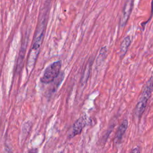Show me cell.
Masks as SVG:
<instances>
[{
    "label": "cell",
    "instance_id": "cell-2",
    "mask_svg": "<svg viewBox=\"0 0 153 153\" xmlns=\"http://www.w3.org/2000/svg\"><path fill=\"white\" fill-rule=\"evenodd\" d=\"M153 90V76L151 77L145 85L141 96L134 109V114L137 117L142 116L145 111L148 100Z\"/></svg>",
    "mask_w": 153,
    "mask_h": 153
},
{
    "label": "cell",
    "instance_id": "cell-6",
    "mask_svg": "<svg viewBox=\"0 0 153 153\" xmlns=\"http://www.w3.org/2000/svg\"><path fill=\"white\" fill-rule=\"evenodd\" d=\"M128 127V121L127 120H124L118 127L116 134L115 136V142L118 143L121 141L124 134L125 133Z\"/></svg>",
    "mask_w": 153,
    "mask_h": 153
},
{
    "label": "cell",
    "instance_id": "cell-9",
    "mask_svg": "<svg viewBox=\"0 0 153 153\" xmlns=\"http://www.w3.org/2000/svg\"><path fill=\"white\" fill-rule=\"evenodd\" d=\"M130 153H140V150H139V148L136 147V148H134L132 149V151H131Z\"/></svg>",
    "mask_w": 153,
    "mask_h": 153
},
{
    "label": "cell",
    "instance_id": "cell-8",
    "mask_svg": "<svg viewBox=\"0 0 153 153\" xmlns=\"http://www.w3.org/2000/svg\"><path fill=\"white\" fill-rule=\"evenodd\" d=\"M108 54V49L106 47H103L99 53L96 59V64L97 66L100 65L105 60Z\"/></svg>",
    "mask_w": 153,
    "mask_h": 153
},
{
    "label": "cell",
    "instance_id": "cell-4",
    "mask_svg": "<svg viewBox=\"0 0 153 153\" xmlns=\"http://www.w3.org/2000/svg\"><path fill=\"white\" fill-rule=\"evenodd\" d=\"M133 5H134V0L126 1V2L124 4V5L120 21V25L121 27H123L126 25L127 21L130 17V16L131 13Z\"/></svg>",
    "mask_w": 153,
    "mask_h": 153
},
{
    "label": "cell",
    "instance_id": "cell-7",
    "mask_svg": "<svg viewBox=\"0 0 153 153\" xmlns=\"http://www.w3.org/2000/svg\"><path fill=\"white\" fill-rule=\"evenodd\" d=\"M130 43H131V40L129 36H127L126 37H125L123 41H122V42L121 43L120 48V53H119V55L121 59L123 58L125 56L126 53L128 51V48L130 45Z\"/></svg>",
    "mask_w": 153,
    "mask_h": 153
},
{
    "label": "cell",
    "instance_id": "cell-3",
    "mask_svg": "<svg viewBox=\"0 0 153 153\" xmlns=\"http://www.w3.org/2000/svg\"><path fill=\"white\" fill-rule=\"evenodd\" d=\"M62 65L60 60L53 62L44 71L40 81L43 84H50L53 82L60 75Z\"/></svg>",
    "mask_w": 153,
    "mask_h": 153
},
{
    "label": "cell",
    "instance_id": "cell-5",
    "mask_svg": "<svg viewBox=\"0 0 153 153\" xmlns=\"http://www.w3.org/2000/svg\"><path fill=\"white\" fill-rule=\"evenodd\" d=\"M86 125V120L84 116L79 117L78 120L75 121V122L74 123L71 131L69 135V138H72L74 136L79 134L84 127Z\"/></svg>",
    "mask_w": 153,
    "mask_h": 153
},
{
    "label": "cell",
    "instance_id": "cell-11",
    "mask_svg": "<svg viewBox=\"0 0 153 153\" xmlns=\"http://www.w3.org/2000/svg\"><path fill=\"white\" fill-rule=\"evenodd\" d=\"M5 153H12L10 149H9L8 148H6V152Z\"/></svg>",
    "mask_w": 153,
    "mask_h": 153
},
{
    "label": "cell",
    "instance_id": "cell-10",
    "mask_svg": "<svg viewBox=\"0 0 153 153\" xmlns=\"http://www.w3.org/2000/svg\"><path fill=\"white\" fill-rule=\"evenodd\" d=\"M27 153H38V149L36 148H32L30 149Z\"/></svg>",
    "mask_w": 153,
    "mask_h": 153
},
{
    "label": "cell",
    "instance_id": "cell-1",
    "mask_svg": "<svg viewBox=\"0 0 153 153\" xmlns=\"http://www.w3.org/2000/svg\"><path fill=\"white\" fill-rule=\"evenodd\" d=\"M48 11H45L40 17L41 21L39 22L38 25L36 29L35 35L34 36L33 45L30 49V54L28 59L27 68L29 69H32L35 63L36 57L39 51L40 47L42 44L44 35L45 32V29L47 23V13Z\"/></svg>",
    "mask_w": 153,
    "mask_h": 153
},
{
    "label": "cell",
    "instance_id": "cell-12",
    "mask_svg": "<svg viewBox=\"0 0 153 153\" xmlns=\"http://www.w3.org/2000/svg\"><path fill=\"white\" fill-rule=\"evenodd\" d=\"M151 11H152H152H153V0L152 1V6H151Z\"/></svg>",
    "mask_w": 153,
    "mask_h": 153
}]
</instances>
